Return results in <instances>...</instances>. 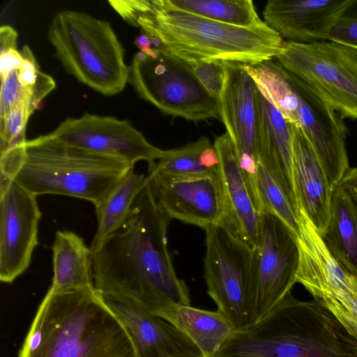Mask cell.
I'll return each mask as SVG.
<instances>
[{
	"mask_svg": "<svg viewBox=\"0 0 357 357\" xmlns=\"http://www.w3.org/2000/svg\"><path fill=\"white\" fill-rule=\"evenodd\" d=\"M170 220L148 183L123 222L92 254L95 289L132 299L162 319L175 307L190 305L189 289L167 250Z\"/></svg>",
	"mask_w": 357,
	"mask_h": 357,
	"instance_id": "cell-1",
	"label": "cell"
},
{
	"mask_svg": "<svg viewBox=\"0 0 357 357\" xmlns=\"http://www.w3.org/2000/svg\"><path fill=\"white\" fill-rule=\"evenodd\" d=\"M128 24L158 38L161 50L186 63L220 61L255 64L273 60L284 40L267 24L229 25L177 9L167 0L109 1Z\"/></svg>",
	"mask_w": 357,
	"mask_h": 357,
	"instance_id": "cell-2",
	"label": "cell"
},
{
	"mask_svg": "<svg viewBox=\"0 0 357 357\" xmlns=\"http://www.w3.org/2000/svg\"><path fill=\"white\" fill-rule=\"evenodd\" d=\"M18 357H138L125 326L95 288H49Z\"/></svg>",
	"mask_w": 357,
	"mask_h": 357,
	"instance_id": "cell-3",
	"label": "cell"
},
{
	"mask_svg": "<svg viewBox=\"0 0 357 357\" xmlns=\"http://www.w3.org/2000/svg\"><path fill=\"white\" fill-rule=\"evenodd\" d=\"M1 179L13 180L38 196L59 195L97 206L134 169L121 159L40 135L1 153Z\"/></svg>",
	"mask_w": 357,
	"mask_h": 357,
	"instance_id": "cell-4",
	"label": "cell"
},
{
	"mask_svg": "<svg viewBox=\"0 0 357 357\" xmlns=\"http://www.w3.org/2000/svg\"><path fill=\"white\" fill-rule=\"evenodd\" d=\"M213 357H357V340L321 302L289 293L259 323L236 331Z\"/></svg>",
	"mask_w": 357,
	"mask_h": 357,
	"instance_id": "cell-5",
	"label": "cell"
},
{
	"mask_svg": "<svg viewBox=\"0 0 357 357\" xmlns=\"http://www.w3.org/2000/svg\"><path fill=\"white\" fill-rule=\"evenodd\" d=\"M47 36L64 69L93 90L114 96L128 83L125 50L109 22L63 10L53 17Z\"/></svg>",
	"mask_w": 357,
	"mask_h": 357,
	"instance_id": "cell-6",
	"label": "cell"
},
{
	"mask_svg": "<svg viewBox=\"0 0 357 357\" xmlns=\"http://www.w3.org/2000/svg\"><path fill=\"white\" fill-rule=\"evenodd\" d=\"M128 83L138 96L165 115L198 122L220 119L219 99L211 95L190 66L162 50L136 53Z\"/></svg>",
	"mask_w": 357,
	"mask_h": 357,
	"instance_id": "cell-7",
	"label": "cell"
},
{
	"mask_svg": "<svg viewBox=\"0 0 357 357\" xmlns=\"http://www.w3.org/2000/svg\"><path fill=\"white\" fill-rule=\"evenodd\" d=\"M275 59L342 119L357 120V48L331 40L284 41Z\"/></svg>",
	"mask_w": 357,
	"mask_h": 357,
	"instance_id": "cell-8",
	"label": "cell"
},
{
	"mask_svg": "<svg viewBox=\"0 0 357 357\" xmlns=\"http://www.w3.org/2000/svg\"><path fill=\"white\" fill-rule=\"evenodd\" d=\"M300 259L296 235L269 212L261 216L258 243L253 248L248 291L250 324L264 319L296 283Z\"/></svg>",
	"mask_w": 357,
	"mask_h": 357,
	"instance_id": "cell-9",
	"label": "cell"
},
{
	"mask_svg": "<svg viewBox=\"0 0 357 357\" xmlns=\"http://www.w3.org/2000/svg\"><path fill=\"white\" fill-rule=\"evenodd\" d=\"M204 279L218 311L236 331L250 326L248 291L253 248L225 223L205 229Z\"/></svg>",
	"mask_w": 357,
	"mask_h": 357,
	"instance_id": "cell-10",
	"label": "cell"
},
{
	"mask_svg": "<svg viewBox=\"0 0 357 357\" xmlns=\"http://www.w3.org/2000/svg\"><path fill=\"white\" fill-rule=\"evenodd\" d=\"M47 135L64 144L119 158L132 166L140 160L151 165L166 153L148 142L128 120L87 112L67 118Z\"/></svg>",
	"mask_w": 357,
	"mask_h": 357,
	"instance_id": "cell-11",
	"label": "cell"
},
{
	"mask_svg": "<svg viewBox=\"0 0 357 357\" xmlns=\"http://www.w3.org/2000/svg\"><path fill=\"white\" fill-rule=\"evenodd\" d=\"M149 184L169 218L204 229L225 223L227 206L220 173L180 176L148 169Z\"/></svg>",
	"mask_w": 357,
	"mask_h": 357,
	"instance_id": "cell-12",
	"label": "cell"
},
{
	"mask_svg": "<svg viewBox=\"0 0 357 357\" xmlns=\"http://www.w3.org/2000/svg\"><path fill=\"white\" fill-rule=\"evenodd\" d=\"M224 85L219 97L220 119L234 144L249 188L257 190V87L242 63L224 61Z\"/></svg>",
	"mask_w": 357,
	"mask_h": 357,
	"instance_id": "cell-13",
	"label": "cell"
},
{
	"mask_svg": "<svg viewBox=\"0 0 357 357\" xmlns=\"http://www.w3.org/2000/svg\"><path fill=\"white\" fill-rule=\"evenodd\" d=\"M36 195L14 181L0 187V280L12 283L29 266L42 213Z\"/></svg>",
	"mask_w": 357,
	"mask_h": 357,
	"instance_id": "cell-14",
	"label": "cell"
},
{
	"mask_svg": "<svg viewBox=\"0 0 357 357\" xmlns=\"http://www.w3.org/2000/svg\"><path fill=\"white\" fill-rule=\"evenodd\" d=\"M300 103L299 123L311 143L332 189L350 169L342 118L299 77L287 70Z\"/></svg>",
	"mask_w": 357,
	"mask_h": 357,
	"instance_id": "cell-15",
	"label": "cell"
},
{
	"mask_svg": "<svg viewBox=\"0 0 357 357\" xmlns=\"http://www.w3.org/2000/svg\"><path fill=\"white\" fill-rule=\"evenodd\" d=\"M297 219L300 259L296 282L323 304H347L357 287V277L347 272L331 255L301 208Z\"/></svg>",
	"mask_w": 357,
	"mask_h": 357,
	"instance_id": "cell-16",
	"label": "cell"
},
{
	"mask_svg": "<svg viewBox=\"0 0 357 357\" xmlns=\"http://www.w3.org/2000/svg\"><path fill=\"white\" fill-rule=\"evenodd\" d=\"M99 293L104 302L125 326L135 344L138 357L202 355L188 337L132 299L112 292Z\"/></svg>",
	"mask_w": 357,
	"mask_h": 357,
	"instance_id": "cell-17",
	"label": "cell"
},
{
	"mask_svg": "<svg viewBox=\"0 0 357 357\" xmlns=\"http://www.w3.org/2000/svg\"><path fill=\"white\" fill-rule=\"evenodd\" d=\"M351 0H269L264 22L287 41L328 40L337 18Z\"/></svg>",
	"mask_w": 357,
	"mask_h": 357,
	"instance_id": "cell-18",
	"label": "cell"
},
{
	"mask_svg": "<svg viewBox=\"0 0 357 357\" xmlns=\"http://www.w3.org/2000/svg\"><path fill=\"white\" fill-rule=\"evenodd\" d=\"M256 96L259 162L287 196L298 215L300 205L293 172L292 123L283 117L258 87Z\"/></svg>",
	"mask_w": 357,
	"mask_h": 357,
	"instance_id": "cell-19",
	"label": "cell"
},
{
	"mask_svg": "<svg viewBox=\"0 0 357 357\" xmlns=\"http://www.w3.org/2000/svg\"><path fill=\"white\" fill-rule=\"evenodd\" d=\"M292 155L294 178L300 208L321 236L329 221L333 189L300 123H292Z\"/></svg>",
	"mask_w": 357,
	"mask_h": 357,
	"instance_id": "cell-20",
	"label": "cell"
},
{
	"mask_svg": "<svg viewBox=\"0 0 357 357\" xmlns=\"http://www.w3.org/2000/svg\"><path fill=\"white\" fill-rule=\"evenodd\" d=\"M220 159L219 173L227 206L225 224L252 248L259 241L261 216L240 167L234 144L226 132L213 144Z\"/></svg>",
	"mask_w": 357,
	"mask_h": 357,
	"instance_id": "cell-21",
	"label": "cell"
},
{
	"mask_svg": "<svg viewBox=\"0 0 357 357\" xmlns=\"http://www.w3.org/2000/svg\"><path fill=\"white\" fill-rule=\"evenodd\" d=\"M321 236L338 263L357 277V204L339 185L333 190L329 221Z\"/></svg>",
	"mask_w": 357,
	"mask_h": 357,
	"instance_id": "cell-22",
	"label": "cell"
},
{
	"mask_svg": "<svg viewBox=\"0 0 357 357\" xmlns=\"http://www.w3.org/2000/svg\"><path fill=\"white\" fill-rule=\"evenodd\" d=\"M53 252V290L93 289L92 254L84 239L70 231H57Z\"/></svg>",
	"mask_w": 357,
	"mask_h": 357,
	"instance_id": "cell-23",
	"label": "cell"
},
{
	"mask_svg": "<svg viewBox=\"0 0 357 357\" xmlns=\"http://www.w3.org/2000/svg\"><path fill=\"white\" fill-rule=\"evenodd\" d=\"M172 324L198 347L204 356L213 357L236 331L222 313L179 305L162 318Z\"/></svg>",
	"mask_w": 357,
	"mask_h": 357,
	"instance_id": "cell-24",
	"label": "cell"
},
{
	"mask_svg": "<svg viewBox=\"0 0 357 357\" xmlns=\"http://www.w3.org/2000/svg\"><path fill=\"white\" fill-rule=\"evenodd\" d=\"M148 183V176L135 173L133 169L105 201L95 207L98 227L89 247L91 254L123 222L135 198Z\"/></svg>",
	"mask_w": 357,
	"mask_h": 357,
	"instance_id": "cell-25",
	"label": "cell"
},
{
	"mask_svg": "<svg viewBox=\"0 0 357 357\" xmlns=\"http://www.w3.org/2000/svg\"><path fill=\"white\" fill-rule=\"evenodd\" d=\"M260 91L290 123H299L300 103L284 68L273 60L243 64Z\"/></svg>",
	"mask_w": 357,
	"mask_h": 357,
	"instance_id": "cell-26",
	"label": "cell"
},
{
	"mask_svg": "<svg viewBox=\"0 0 357 357\" xmlns=\"http://www.w3.org/2000/svg\"><path fill=\"white\" fill-rule=\"evenodd\" d=\"M174 8L221 23L241 27L261 26L266 23L251 0H167Z\"/></svg>",
	"mask_w": 357,
	"mask_h": 357,
	"instance_id": "cell-27",
	"label": "cell"
},
{
	"mask_svg": "<svg viewBox=\"0 0 357 357\" xmlns=\"http://www.w3.org/2000/svg\"><path fill=\"white\" fill-rule=\"evenodd\" d=\"M20 66L12 69L1 78L0 117L6 115L17 105L27 101L38 108L43 99L56 87L53 78L44 73H42L36 84H27L20 76Z\"/></svg>",
	"mask_w": 357,
	"mask_h": 357,
	"instance_id": "cell-28",
	"label": "cell"
},
{
	"mask_svg": "<svg viewBox=\"0 0 357 357\" xmlns=\"http://www.w3.org/2000/svg\"><path fill=\"white\" fill-rule=\"evenodd\" d=\"M212 145L205 136L180 148L166 150L163 157L149 165L148 169L180 176H203L213 172L204 166L202 155L205 149Z\"/></svg>",
	"mask_w": 357,
	"mask_h": 357,
	"instance_id": "cell-29",
	"label": "cell"
},
{
	"mask_svg": "<svg viewBox=\"0 0 357 357\" xmlns=\"http://www.w3.org/2000/svg\"><path fill=\"white\" fill-rule=\"evenodd\" d=\"M257 182L262 213L269 212L277 216L297 237L298 223L295 210L280 185L259 162L257 169Z\"/></svg>",
	"mask_w": 357,
	"mask_h": 357,
	"instance_id": "cell-30",
	"label": "cell"
},
{
	"mask_svg": "<svg viewBox=\"0 0 357 357\" xmlns=\"http://www.w3.org/2000/svg\"><path fill=\"white\" fill-rule=\"evenodd\" d=\"M37 109L32 102L27 101L17 105L6 115L0 117L1 153L26 141L25 130L28 120Z\"/></svg>",
	"mask_w": 357,
	"mask_h": 357,
	"instance_id": "cell-31",
	"label": "cell"
},
{
	"mask_svg": "<svg viewBox=\"0 0 357 357\" xmlns=\"http://www.w3.org/2000/svg\"><path fill=\"white\" fill-rule=\"evenodd\" d=\"M328 40L357 48V0H351L339 16Z\"/></svg>",
	"mask_w": 357,
	"mask_h": 357,
	"instance_id": "cell-32",
	"label": "cell"
},
{
	"mask_svg": "<svg viewBox=\"0 0 357 357\" xmlns=\"http://www.w3.org/2000/svg\"><path fill=\"white\" fill-rule=\"evenodd\" d=\"M188 65L206 91L219 99L225 80L224 61H202Z\"/></svg>",
	"mask_w": 357,
	"mask_h": 357,
	"instance_id": "cell-33",
	"label": "cell"
},
{
	"mask_svg": "<svg viewBox=\"0 0 357 357\" xmlns=\"http://www.w3.org/2000/svg\"><path fill=\"white\" fill-rule=\"evenodd\" d=\"M324 305L357 340V287L347 304L340 305L329 303Z\"/></svg>",
	"mask_w": 357,
	"mask_h": 357,
	"instance_id": "cell-34",
	"label": "cell"
},
{
	"mask_svg": "<svg viewBox=\"0 0 357 357\" xmlns=\"http://www.w3.org/2000/svg\"><path fill=\"white\" fill-rule=\"evenodd\" d=\"M24 61V57L17 49H10L0 53V76L7 75L12 69L18 67Z\"/></svg>",
	"mask_w": 357,
	"mask_h": 357,
	"instance_id": "cell-35",
	"label": "cell"
},
{
	"mask_svg": "<svg viewBox=\"0 0 357 357\" xmlns=\"http://www.w3.org/2000/svg\"><path fill=\"white\" fill-rule=\"evenodd\" d=\"M17 33L10 26L0 27V53L10 49H17Z\"/></svg>",
	"mask_w": 357,
	"mask_h": 357,
	"instance_id": "cell-36",
	"label": "cell"
},
{
	"mask_svg": "<svg viewBox=\"0 0 357 357\" xmlns=\"http://www.w3.org/2000/svg\"><path fill=\"white\" fill-rule=\"evenodd\" d=\"M357 204V167L350 168L337 185Z\"/></svg>",
	"mask_w": 357,
	"mask_h": 357,
	"instance_id": "cell-37",
	"label": "cell"
},
{
	"mask_svg": "<svg viewBox=\"0 0 357 357\" xmlns=\"http://www.w3.org/2000/svg\"><path fill=\"white\" fill-rule=\"evenodd\" d=\"M134 43L140 52L149 56L153 53L151 40L145 33H143L137 36L135 39Z\"/></svg>",
	"mask_w": 357,
	"mask_h": 357,
	"instance_id": "cell-38",
	"label": "cell"
},
{
	"mask_svg": "<svg viewBox=\"0 0 357 357\" xmlns=\"http://www.w3.org/2000/svg\"><path fill=\"white\" fill-rule=\"evenodd\" d=\"M185 357H208V356H185Z\"/></svg>",
	"mask_w": 357,
	"mask_h": 357,
	"instance_id": "cell-39",
	"label": "cell"
}]
</instances>
